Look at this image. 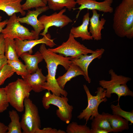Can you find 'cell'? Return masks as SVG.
I'll list each match as a JSON object with an SVG mask.
<instances>
[{"label": "cell", "instance_id": "20", "mask_svg": "<svg viewBox=\"0 0 133 133\" xmlns=\"http://www.w3.org/2000/svg\"><path fill=\"white\" fill-rule=\"evenodd\" d=\"M67 70L63 75L56 79L59 86L63 89H64L66 83L73 78L80 75L85 76L82 70L78 66L72 63Z\"/></svg>", "mask_w": 133, "mask_h": 133}, {"label": "cell", "instance_id": "14", "mask_svg": "<svg viewBox=\"0 0 133 133\" xmlns=\"http://www.w3.org/2000/svg\"><path fill=\"white\" fill-rule=\"evenodd\" d=\"M104 51L103 48L97 49L90 55H82L75 58L70 57L72 63L78 66L82 70L85 75L84 78L89 83L91 82V79L88 74V67L94 60L100 59Z\"/></svg>", "mask_w": 133, "mask_h": 133}, {"label": "cell", "instance_id": "8", "mask_svg": "<svg viewBox=\"0 0 133 133\" xmlns=\"http://www.w3.org/2000/svg\"><path fill=\"white\" fill-rule=\"evenodd\" d=\"M17 17L15 13L7 20L6 27L1 33L4 38L22 40L35 39L33 30L30 31L21 25L17 19Z\"/></svg>", "mask_w": 133, "mask_h": 133}, {"label": "cell", "instance_id": "22", "mask_svg": "<svg viewBox=\"0 0 133 133\" xmlns=\"http://www.w3.org/2000/svg\"><path fill=\"white\" fill-rule=\"evenodd\" d=\"M110 114L102 112L95 116L92 120L91 129H99L112 132V129L108 120Z\"/></svg>", "mask_w": 133, "mask_h": 133}, {"label": "cell", "instance_id": "26", "mask_svg": "<svg viewBox=\"0 0 133 133\" xmlns=\"http://www.w3.org/2000/svg\"><path fill=\"white\" fill-rule=\"evenodd\" d=\"M7 64L12 68L15 72L18 75H20L23 79L25 78L29 74L25 65L20 60H8Z\"/></svg>", "mask_w": 133, "mask_h": 133}, {"label": "cell", "instance_id": "37", "mask_svg": "<svg viewBox=\"0 0 133 133\" xmlns=\"http://www.w3.org/2000/svg\"><path fill=\"white\" fill-rule=\"evenodd\" d=\"M91 133H108L109 132L106 131L99 129H90Z\"/></svg>", "mask_w": 133, "mask_h": 133}, {"label": "cell", "instance_id": "11", "mask_svg": "<svg viewBox=\"0 0 133 133\" xmlns=\"http://www.w3.org/2000/svg\"><path fill=\"white\" fill-rule=\"evenodd\" d=\"M54 39H52L50 34L47 33L40 39L30 40H20L15 39L16 51L19 57L23 53L28 52L32 54L33 52L32 49L35 46L40 44H44L52 48L56 45L54 42Z\"/></svg>", "mask_w": 133, "mask_h": 133}, {"label": "cell", "instance_id": "27", "mask_svg": "<svg viewBox=\"0 0 133 133\" xmlns=\"http://www.w3.org/2000/svg\"><path fill=\"white\" fill-rule=\"evenodd\" d=\"M66 132L67 133H91L90 129L86 124L79 125L74 122L69 123Z\"/></svg>", "mask_w": 133, "mask_h": 133}, {"label": "cell", "instance_id": "32", "mask_svg": "<svg viewBox=\"0 0 133 133\" xmlns=\"http://www.w3.org/2000/svg\"><path fill=\"white\" fill-rule=\"evenodd\" d=\"M66 132L61 130H57L50 127L44 128L42 129H38L35 133H66Z\"/></svg>", "mask_w": 133, "mask_h": 133}, {"label": "cell", "instance_id": "31", "mask_svg": "<svg viewBox=\"0 0 133 133\" xmlns=\"http://www.w3.org/2000/svg\"><path fill=\"white\" fill-rule=\"evenodd\" d=\"M9 104L4 88H0V113L6 110Z\"/></svg>", "mask_w": 133, "mask_h": 133}, {"label": "cell", "instance_id": "18", "mask_svg": "<svg viewBox=\"0 0 133 133\" xmlns=\"http://www.w3.org/2000/svg\"><path fill=\"white\" fill-rule=\"evenodd\" d=\"M20 57L24 62L29 74L35 72L39 68L38 64L43 59L42 54L39 51L33 55L28 52H24L22 53Z\"/></svg>", "mask_w": 133, "mask_h": 133}, {"label": "cell", "instance_id": "29", "mask_svg": "<svg viewBox=\"0 0 133 133\" xmlns=\"http://www.w3.org/2000/svg\"><path fill=\"white\" fill-rule=\"evenodd\" d=\"M15 72L11 67L8 64L5 65L0 70V86L5 80L11 77Z\"/></svg>", "mask_w": 133, "mask_h": 133}, {"label": "cell", "instance_id": "4", "mask_svg": "<svg viewBox=\"0 0 133 133\" xmlns=\"http://www.w3.org/2000/svg\"><path fill=\"white\" fill-rule=\"evenodd\" d=\"M111 76L109 81L102 80L99 81V84L106 90L105 97L110 98L112 94L115 93L118 97L117 101L119 104L120 99L122 96H129L133 97V92L129 89L127 84L131 78L122 75H118L114 70L111 69L109 71Z\"/></svg>", "mask_w": 133, "mask_h": 133}, {"label": "cell", "instance_id": "10", "mask_svg": "<svg viewBox=\"0 0 133 133\" xmlns=\"http://www.w3.org/2000/svg\"><path fill=\"white\" fill-rule=\"evenodd\" d=\"M66 10V8H63L58 13L55 12L49 16L44 15L40 17L38 19L43 25L44 29L39 35L43 36L45 35L49 29L52 26L61 29L72 22V20L64 14Z\"/></svg>", "mask_w": 133, "mask_h": 133}, {"label": "cell", "instance_id": "13", "mask_svg": "<svg viewBox=\"0 0 133 133\" xmlns=\"http://www.w3.org/2000/svg\"><path fill=\"white\" fill-rule=\"evenodd\" d=\"M76 1L77 4L80 5L79 7L73 9V10H79L76 16L77 19L80 12L84 9L95 10L104 13H111L113 11V8L112 7L113 0H104L101 2H98L96 0H76Z\"/></svg>", "mask_w": 133, "mask_h": 133}, {"label": "cell", "instance_id": "33", "mask_svg": "<svg viewBox=\"0 0 133 133\" xmlns=\"http://www.w3.org/2000/svg\"><path fill=\"white\" fill-rule=\"evenodd\" d=\"M5 38L2 33L0 34V55L4 54Z\"/></svg>", "mask_w": 133, "mask_h": 133}, {"label": "cell", "instance_id": "9", "mask_svg": "<svg viewBox=\"0 0 133 133\" xmlns=\"http://www.w3.org/2000/svg\"><path fill=\"white\" fill-rule=\"evenodd\" d=\"M48 49L52 52L62 54L65 57L70 56L72 58H76L82 55L91 54L95 50L88 49L77 41L70 33L66 42L56 48Z\"/></svg>", "mask_w": 133, "mask_h": 133}, {"label": "cell", "instance_id": "34", "mask_svg": "<svg viewBox=\"0 0 133 133\" xmlns=\"http://www.w3.org/2000/svg\"><path fill=\"white\" fill-rule=\"evenodd\" d=\"M8 60L4 54L0 55V70L5 65L7 64Z\"/></svg>", "mask_w": 133, "mask_h": 133}, {"label": "cell", "instance_id": "35", "mask_svg": "<svg viewBox=\"0 0 133 133\" xmlns=\"http://www.w3.org/2000/svg\"><path fill=\"white\" fill-rule=\"evenodd\" d=\"M8 131V126L0 122V133H6Z\"/></svg>", "mask_w": 133, "mask_h": 133}, {"label": "cell", "instance_id": "23", "mask_svg": "<svg viewBox=\"0 0 133 133\" xmlns=\"http://www.w3.org/2000/svg\"><path fill=\"white\" fill-rule=\"evenodd\" d=\"M47 3L49 9L55 11L64 7L70 11L75 8L77 4L75 0H47Z\"/></svg>", "mask_w": 133, "mask_h": 133}, {"label": "cell", "instance_id": "17", "mask_svg": "<svg viewBox=\"0 0 133 133\" xmlns=\"http://www.w3.org/2000/svg\"><path fill=\"white\" fill-rule=\"evenodd\" d=\"M90 14L86 13L83 16L82 24L77 27H72L70 33L75 38H80L83 41L93 39L90 32L88 30L89 24Z\"/></svg>", "mask_w": 133, "mask_h": 133}, {"label": "cell", "instance_id": "36", "mask_svg": "<svg viewBox=\"0 0 133 133\" xmlns=\"http://www.w3.org/2000/svg\"><path fill=\"white\" fill-rule=\"evenodd\" d=\"M2 17L0 16V34L2 30L6 26L7 23V19L2 21Z\"/></svg>", "mask_w": 133, "mask_h": 133}, {"label": "cell", "instance_id": "6", "mask_svg": "<svg viewBox=\"0 0 133 133\" xmlns=\"http://www.w3.org/2000/svg\"><path fill=\"white\" fill-rule=\"evenodd\" d=\"M24 104L25 112L20 121L23 133H35L41 127L38 108L29 98L25 99Z\"/></svg>", "mask_w": 133, "mask_h": 133}, {"label": "cell", "instance_id": "24", "mask_svg": "<svg viewBox=\"0 0 133 133\" xmlns=\"http://www.w3.org/2000/svg\"><path fill=\"white\" fill-rule=\"evenodd\" d=\"M11 122L8 126L7 133H21V127L19 116L17 111L14 110L9 112Z\"/></svg>", "mask_w": 133, "mask_h": 133}, {"label": "cell", "instance_id": "19", "mask_svg": "<svg viewBox=\"0 0 133 133\" xmlns=\"http://www.w3.org/2000/svg\"><path fill=\"white\" fill-rule=\"evenodd\" d=\"M22 0H0V10L10 16L18 13L24 16L26 13L22 8L21 2Z\"/></svg>", "mask_w": 133, "mask_h": 133}, {"label": "cell", "instance_id": "2", "mask_svg": "<svg viewBox=\"0 0 133 133\" xmlns=\"http://www.w3.org/2000/svg\"><path fill=\"white\" fill-rule=\"evenodd\" d=\"M113 27L116 35L129 39L133 37V0H122L116 8Z\"/></svg>", "mask_w": 133, "mask_h": 133}, {"label": "cell", "instance_id": "3", "mask_svg": "<svg viewBox=\"0 0 133 133\" xmlns=\"http://www.w3.org/2000/svg\"><path fill=\"white\" fill-rule=\"evenodd\" d=\"M4 88L9 104L18 112H23L24 100L29 98L31 88L23 79L18 78Z\"/></svg>", "mask_w": 133, "mask_h": 133}, {"label": "cell", "instance_id": "16", "mask_svg": "<svg viewBox=\"0 0 133 133\" xmlns=\"http://www.w3.org/2000/svg\"><path fill=\"white\" fill-rule=\"evenodd\" d=\"M35 93H39L43 89L46 81V76L42 74L41 69L38 68L35 72L29 74L23 79Z\"/></svg>", "mask_w": 133, "mask_h": 133}, {"label": "cell", "instance_id": "38", "mask_svg": "<svg viewBox=\"0 0 133 133\" xmlns=\"http://www.w3.org/2000/svg\"><path fill=\"white\" fill-rule=\"evenodd\" d=\"M44 3L46 4H47V0H43Z\"/></svg>", "mask_w": 133, "mask_h": 133}, {"label": "cell", "instance_id": "1", "mask_svg": "<svg viewBox=\"0 0 133 133\" xmlns=\"http://www.w3.org/2000/svg\"><path fill=\"white\" fill-rule=\"evenodd\" d=\"M42 54L43 59L47 65L48 74L46 81L43 87L44 90L51 91L53 94L67 97L68 93L59 86L55 77L58 66L61 65L67 70L72 62L70 57H64L62 55L52 52L47 49L44 44H41L39 50Z\"/></svg>", "mask_w": 133, "mask_h": 133}, {"label": "cell", "instance_id": "15", "mask_svg": "<svg viewBox=\"0 0 133 133\" xmlns=\"http://www.w3.org/2000/svg\"><path fill=\"white\" fill-rule=\"evenodd\" d=\"M92 15L90 18L89 31L94 40L98 41L102 39L101 31L104 29V25L106 21L104 18L100 19V14L95 10H92Z\"/></svg>", "mask_w": 133, "mask_h": 133}, {"label": "cell", "instance_id": "25", "mask_svg": "<svg viewBox=\"0 0 133 133\" xmlns=\"http://www.w3.org/2000/svg\"><path fill=\"white\" fill-rule=\"evenodd\" d=\"M4 55L8 60L19 61L16 50L15 39L5 38Z\"/></svg>", "mask_w": 133, "mask_h": 133}, {"label": "cell", "instance_id": "28", "mask_svg": "<svg viewBox=\"0 0 133 133\" xmlns=\"http://www.w3.org/2000/svg\"><path fill=\"white\" fill-rule=\"evenodd\" d=\"M113 114L120 116L130 121L132 124L133 123V111L127 112L123 110L119 104L116 105L112 104L110 106Z\"/></svg>", "mask_w": 133, "mask_h": 133}, {"label": "cell", "instance_id": "12", "mask_svg": "<svg viewBox=\"0 0 133 133\" xmlns=\"http://www.w3.org/2000/svg\"><path fill=\"white\" fill-rule=\"evenodd\" d=\"M49 9L48 6H45L35 9V10H28L26 16L22 17H17V19L20 23H26L31 25L34 29L35 39H39V35L44 27L38 18V16Z\"/></svg>", "mask_w": 133, "mask_h": 133}, {"label": "cell", "instance_id": "7", "mask_svg": "<svg viewBox=\"0 0 133 133\" xmlns=\"http://www.w3.org/2000/svg\"><path fill=\"white\" fill-rule=\"evenodd\" d=\"M83 85L87 96L88 105L87 107L80 113L77 117L80 120H85L86 124L89 119L92 120L99 114L98 107L100 104L102 102H106L107 99L105 97L106 90L101 87L97 88L96 92V95L94 96L91 94L85 84Z\"/></svg>", "mask_w": 133, "mask_h": 133}, {"label": "cell", "instance_id": "30", "mask_svg": "<svg viewBox=\"0 0 133 133\" xmlns=\"http://www.w3.org/2000/svg\"><path fill=\"white\" fill-rule=\"evenodd\" d=\"M46 5L43 0H26L25 3L22 4V9L24 10H28L29 9H35L45 6Z\"/></svg>", "mask_w": 133, "mask_h": 133}, {"label": "cell", "instance_id": "5", "mask_svg": "<svg viewBox=\"0 0 133 133\" xmlns=\"http://www.w3.org/2000/svg\"><path fill=\"white\" fill-rule=\"evenodd\" d=\"M68 101L67 97L62 95L58 96L48 91L43 96L42 103L43 107L46 109H49L50 105L57 106L58 108L56 111L57 116L61 120L68 124L72 119L73 109V106L68 103Z\"/></svg>", "mask_w": 133, "mask_h": 133}, {"label": "cell", "instance_id": "21", "mask_svg": "<svg viewBox=\"0 0 133 133\" xmlns=\"http://www.w3.org/2000/svg\"><path fill=\"white\" fill-rule=\"evenodd\" d=\"M108 120L113 133L121 132L129 128V121L118 115L110 114Z\"/></svg>", "mask_w": 133, "mask_h": 133}]
</instances>
